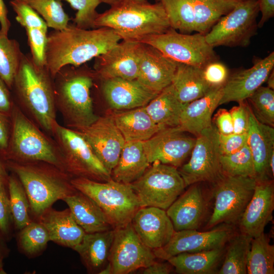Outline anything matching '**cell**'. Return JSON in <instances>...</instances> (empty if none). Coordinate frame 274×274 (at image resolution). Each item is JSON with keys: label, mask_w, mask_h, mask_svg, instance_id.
<instances>
[{"label": "cell", "mask_w": 274, "mask_h": 274, "mask_svg": "<svg viewBox=\"0 0 274 274\" xmlns=\"http://www.w3.org/2000/svg\"><path fill=\"white\" fill-rule=\"evenodd\" d=\"M122 40L113 29L101 27L93 29L68 24L47 36L45 65L53 78L63 66H81L106 53Z\"/></svg>", "instance_id": "6da1fadb"}, {"label": "cell", "mask_w": 274, "mask_h": 274, "mask_svg": "<svg viewBox=\"0 0 274 274\" xmlns=\"http://www.w3.org/2000/svg\"><path fill=\"white\" fill-rule=\"evenodd\" d=\"M12 89L38 126L52 135L56 121L53 78L45 66L23 54Z\"/></svg>", "instance_id": "7a4b0ae2"}, {"label": "cell", "mask_w": 274, "mask_h": 274, "mask_svg": "<svg viewBox=\"0 0 274 274\" xmlns=\"http://www.w3.org/2000/svg\"><path fill=\"white\" fill-rule=\"evenodd\" d=\"M94 25L96 28L106 27L113 29L122 40L139 42L171 28L161 5L151 4L148 0H121L98 14Z\"/></svg>", "instance_id": "3957f363"}, {"label": "cell", "mask_w": 274, "mask_h": 274, "mask_svg": "<svg viewBox=\"0 0 274 274\" xmlns=\"http://www.w3.org/2000/svg\"><path fill=\"white\" fill-rule=\"evenodd\" d=\"M7 169L20 181L31 212L37 218L58 200L76 193L70 177L57 167L43 161H5Z\"/></svg>", "instance_id": "277c9868"}, {"label": "cell", "mask_w": 274, "mask_h": 274, "mask_svg": "<svg viewBox=\"0 0 274 274\" xmlns=\"http://www.w3.org/2000/svg\"><path fill=\"white\" fill-rule=\"evenodd\" d=\"M95 74L86 67L66 65L53 78L56 109L66 127L76 129L93 123L98 116L94 112L90 90Z\"/></svg>", "instance_id": "5b68a950"}, {"label": "cell", "mask_w": 274, "mask_h": 274, "mask_svg": "<svg viewBox=\"0 0 274 274\" xmlns=\"http://www.w3.org/2000/svg\"><path fill=\"white\" fill-rule=\"evenodd\" d=\"M10 117V138L3 159L16 162L43 161L63 170L61 154L55 141L14 104Z\"/></svg>", "instance_id": "8992f818"}, {"label": "cell", "mask_w": 274, "mask_h": 274, "mask_svg": "<svg viewBox=\"0 0 274 274\" xmlns=\"http://www.w3.org/2000/svg\"><path fill=\"white\" fill-rule=\"evenodd\" d=\"M71 182L77 191L98 205L115 228L131 223L134 215L141 208L129 184L112 178L106 182H98L84 178H72Z\"/></svg>", "instance_id": "52a82bcc"}, {"label": "cell", "mask_w": 274, "mask_h": 274, "mask_svg": "<svg viewBox=\"0 0 274 274\" xmlns=\"http://www.w3.org/2000/svg\"><path fill=\"white\" fill-rule=\"evenodd\" d=\"M52 136L59 149L62 169L72 178L81 177L98 182L112 178L88 142L77 131L57 123Z\"/></svg>", "instance_id": "ba28073f"}, {"label": "cell", "mask_w": 274, "mask_h": 274, "mask_svg": "<svg viewBox=\"0 0 274 274\" xmlns=\"http://www.w3.org/2000/svg\"><path fill=\"white\" fill-rule=\"evenodd\" d=\"M130 186L141 207L166 210L184 192L186 185L178 168L158 161Z\"/></svg>", "instance_id": "9c48e42d"}, {"label": "cell", "mask_w": 274, "mask_h": 274, "mask_svg": "<svg viewBox=\"0 0 274 274\" xmlns=\"http://www.w3.org/2000/svg\"><path fill=\"white\" fill-rule=\"evenodd\" d=\"M214 184L213 210L207 227L210 229L221 224L238 223L252 197L256 179L223 175Z\"/></svg>", "instance_id": "30bf717a"}, {"label": "cell", "mask_w": 274, "mask_h": 274, "mask_svg": "<svg viewBox=\"0 0 274 274\" xmlns=\"http://www.w3.org/2000/svg\"><path fill=\"white\" fill-rule=\"evenodd\" d=\"M140 42L155 47L180 63L203 68L218 60L214 48L207 43L204 35L198 32L182 33L170 28L162 33L147 36Z\"/></svg>", "instance_id": "8fae6325"}, {"label": "cell", "mask_w": 274, "mask_h": 274, "mask_svg": "<svg viewBox=\"0 0 274 274\" xmlns=\"http://www.w3.org/2000/svg\"><path fill=\"white\" fill-rule=\"evenodd\" d=\"M259 13L258 0L241 1L204 35L206 42L213 48L248 46L257 33Z\"/></svg>", "instance_id": "7c38bea8"}, {"label": "cell", "mask_w": 274, "mask_h": 274, "mask_svg": "<svg viewBox=\"0 0 274 274\" xmlns=\"http://www.w3.org/2000/svg\"><path fill=\"white\" fill-rule=\"evenodd\" d=\"M218 134L213 125L196 137L189 160L178 168L186 187L202 182L214 183L223 175L220 162Z\"/></svg>", "instance_id": "4fadbf2b"}, {"label": "cell", "mask_w": 274, "mask_h": 274, "mask_svg": "<svg viewBox=\"0 0 274 274\" xmlns=\"http://www.w3.org/2000/svg\"><path fill=\"white\" fill-rule=\"evenodd\" d=\"M153 250L139 238L131 223L115 229L108 264L111 274H127L155 261Z\"/></svg>", "instance_id": "5bb4252c"}, {"label": "cell", "mask_w": 274, "mask_h": 274, "mask_svg": "<svg viewBox=\"0 0 274 274\" xmlns=\"http://www.w3.org/2000/svg\"><path fill=\"white\" fill-rule=\"evenodd\" d=\"M232 226L221 224L207 231L196 229L175 231L165 245L153 251L156 258L167 260L182 253L198 252L223 247L235 233Z\"/></svg>", "instance_id": "9a60e30c"}, {"label": "cell", "mask_w": 274, "mask_h": 274, "mask_svg": "<svg viewBox=\"0 0 274 274\" xmlns=\"http://www.w3.org/2000/svg\"><path fill=\"white\" fill-rule=\"evenodd\" d=\"M179 126L160 130L150 139L142 142L148 161L180 167L190 155L196 137L185 133Z\"/></svg>", "instance_id": "2e32d148"}, {"label": "cell", "mask_w": 274, "mask_h": 274, "mask_svg": "<svg viewBox=\"0 0 274 274\" xmlns=\"http://www.w3.org/2000/svg\"><path fill=\"white\" fill-rule=\"evenodd\" d=\"M74 130L88 142L98 159L111 175L125 143L112 116L98 117L90 125Z\"/></svg>", "instance_id": "e0dca14e"}, {"label": "cell", "mask_w": 274, "mask_h": 274, "mask_svg": "<svg viewBox=\"0 0 274 274\" xmlns=\"http://www.w3.org/2000/svg\"><path fill=\"white\" fill-rule=\"evenodd\" d=\"M141 43L122 40L107 52L95 57L94 73L100 79H137Z\"/></svg>", "instance_id": "ac0fdd59"}, {"label": "cell", "mask_w": 274, "mask_h": 274, "mask_svg": "<svg viewBox=\"0 0 274 274\" xmlns=\"http://www.w3.org/2000/svg\"><path fill=\"white\" fill-rule=\"evenodd\" d=\"M274 66V52L264 58L255 60L253 65L229 75L223 87L219 105L246 100L264 83Z\"/></svg>", "instance_id": "d6986e66"}, {"label": "cell", "mask_w": 274, "mask_h": 274, "mask_svg": "<svg viewBox=\"0 0 274 274\" xmlns=\"http://www.w3.org/2000/svg\"><path fill=\"white\" fill-rule=\"evenodd\" d=\"M273 209V181H256L252 197L238 222L239 232L252 238L260 235L272 220Z\"/></svg>", "instance_id": "ffe728a7"}, {"label": "cell", "mask_w": 274, "mask_h": 274, "mask_svg": "<svg viewBox=\"0 0 274 274\" xmlns=\"http://www.w3.org/2000/svg\"><path fill=\"white\" fill-rule=\"evenodd\" d=\"M178 63L155 47L141 43L136 80L149 90L159 93L172 84Z\"/></svg>", "instance_id": "44dd1931"}, {"label": "cell", "mask_w": 274, "mask_h": 274, "mask_svg": "<svg viewBox=\"0 0 274 274\" xmlns=\"http://www.w3.org/2000/svg\"><path fill=\"white\" fill-rule=\"evenodd\" d=\"M131 224L142 242L152 250L165 245L175 231L165 210L156 207L140 208Z\"/></svg>", "instance_id": "7402d4cb"}, {"label": "cell", "mask_w": 274, "mask_h": 274, "mask_svg": "<svg viewBox=\"0 0 274 274\" xmlns=\"http://www.w3.org/2000/svg\"><path fill=\"white\" fill-rule=\"evenodd\" d=\"M190 186L166 211L175 231L197 230L207 212V199L199 183Z\"/></svg>", "instance_id": "603a6c76"}, {"label": "cell", "mask_w": 274, "mask_h": 274, "mask_svg": "<svg viewBox=\"0 0 274 274\" xmlns=\"http://www.w3.org/2000/svg\"><path fill=\"white\" fill-rule=\"evenodd\" d=\"M101 80L105 99L112 108L117 110L145 107L158 94L147 89L136 79L115 78Z\"/></svg>", "instance_id": "cb8c5ba5"}, {"label": "cell", "mask_w": 274, "mask_h": 274, "mask_svg": "<svg viewBox=\"0 0 274 274\" xmlns=\"http://www.w3.org/2000/svg\"><path fill=\"white\" fill-rule=\"evenodd\" d=\"M247 133V143L252 156L255 179L256 181L269 179L268 163L274 152V129L259 122L250 109Z\"/></svg>", "instance_id": "d4e9b609"}, {"label": "cell", "mask_w": 274, "mask_h": 274, "mask_svg": "<svg viewBox=\"0 0 274 274\" xmlns=\"http://www.w3.org/2000/svg\"><path fill=\"white\" fill-rule=\"evenodd\" d=\"M37 218L48 231L50 241L74 250L86 233L75 221L69 208L57 211L50 207Z\"/></svg>", "instance_id": "484cf974"}, {"label": "cell", "mask_w": 274, "mask_h": 274, "mask_svg": "<svg viewBox=\"0 0 274 274\" xmlns=\"http://www.w3.org/2000/svg\"><path fill=\"white\" fill-rule=\"evenodd\" d=\"M223 87L212 88L203 96L186 104L181 115L179 127L196 137L211 127L212 115L219 106Z\"/></svg>", "instance_id": "4316f807"}, {"label": "cell", "mask_w": 274, "mask_h": 274, "mask_svg": "<svg viewBox=\"0 0 274 274\" xmlns=\"http://www.w3.org/2000/svg\"><path fill=\"white\" fill-rule=\"evenodd\" d=\"M78 224L86 233L102 232L115 227L98 205L91 198L77 191L63 199Z\"/></svg>", "instance_id": "83f0119b"}, {"label": "cell", "mask_w": 274, "mask_h": 274, "mask_svg": "<svg viewBox=\"0 0 274 274\" xmlns=\"http://www.w3.org/2000/svg\"><path fill=\"white\" fill-rule=\"evenodd\" d=\"M111 116L125 142L145 141L163 129L154 122L144 107L115 112Z\"/></svg>", "instance_id": "f1b7e54d"}, {"label": "cell", "mask_w": 274, "mask_h": 274, "mask_svg": "<svg viewBox=\"0 0 274 274\" xmlns=\"http://www.w3.org/2000/svg\"><path fill=\"white\" fill-rule=\"evenodd\" d=\"M115 229L85 233L81 243L75 250L80 255L88 272L99 273L108 264Z\"/></svg>", "instance_id": "f546056e"}, {"label": "cell", "mask_w": 274, "mask_h": 274, "mask_svg": "<svg viewBox=\"0 0 274 274\" xmlns=\"http://www.w3.org/2000/svg\"><path fill=\"white\" fill-rule=\"evenodd\" d=\"M150 165L142 142H126L111 172V178L116 181L130 184L141 177Z\"/></svg>", "instance_id": "4dcf8cb0"}, {"label": "cell", "mask_w": 274, "mask_h": 274, "mask_svg": "<svg viewBox=\"0 0 274 274\" xmlns=\"http://www.w3.org/2000/svg\"><path fill=\"white\" fill-rule=\"evenodd\" d=\"M171 84L183 104L203 96L214 88L205 80L203 68L180 63Z\"/></svg>", "instance_id": "1f68e13d"}, {"label": "cell", "mask_w": 274, "mask_h": 274, "mask_svg": "<svg viewBox=\"0 0 274 274\" xmlns=\"http://www.w3.org/2000/svg\"><path fill=\"white\" fill-rule=\"evenodd\" d=\"M225 247L193 253H182L167 260L180 274H209L215 273L223 259Z\"/></svg>", "instance_id": "d6a6232c"}, {"label": "cell", "mask_w": 274, "mask_h": 274, "mask_svg": "<svg viewBox=\"0 0 274 274\" xmlns=\"http://www.w3.org/2000/svg\"><path fill=\"white\" fill-rule=\"evenodd\" d=\"M185 105L179 100L170 84L144 107L154 122L164 129L179 126Z\"/></svg>", "instance_id": "836d02e7"}, {"label": "cell", "mask_w": 274, "mask_h": 274, "mask_svg": "<svg viewBox=\"0 0 274 274\" xmlns=\"http://www.w3.org/2000/svg\"><path fill=\"white\" fill-rule=\"evenodd\" d=\"M194 31L205 35L223 16L243 0H192Z\"/></svg>", "instance_id": "e575fe53"}, {"label": "cell", "mask_w": 274, "mask_h": 274, "mask_svg": "<svg viewBox=\"0 0 274 274\" xmlns=\"http://www.w3.org/2000/svg\"><path fill=\"white\" fill-rule=\"evenodd\" d=\"M252 238L240 232L235 233L227 243L223 262L217 273H247V258Z\"/></svg>", "instance_id": "d590c367"}, {"label": "cell", "mask_w": 274, "mask_h": 274, "mask_svg": "<svg viewBox=\"0 0 274 274\" xmlns=\"http://www.w3.org/2000/svg\"><path fill=\"white\" fill-rule=\"evenodd\" d=\"M248 274L274 273V245L264 232L252 238L249 251Z\"/></svg>", "instance_id": "8d00e7d4"}, {"label": "cell", "mask_w": 274, "mask_h": 274, "mask_svg": "<svg viewBox=\"0 0 274 274\" xmlns=\"http://www.w3.org/2000/svg\"><path fill=\"white\" fill-rule=\"evenodd\" d=\"M7 183L13 226L20 230L32 221L29 202L22 183L15 174L8 176Z\"/></svg>", "instance_id": "74e56055"}, {"label": "cell", "mask_w": 274, "mask_h": 274, "mask_svg": "<svg viewBox=\"0 0 274 274\" xmlns=\"http://www.w3.org/2000/svg\"><path fill=\"white\" fill-rule=\"evenodd\" d=\"M164 8L171 28L181 33L194 31V13L192 0H155Z\"/></svg>", "instance_id": "f35d334b"}, {"label": "cell", "mask_w": 274, "mask_h": 274, "mask_svg": "<svg viewBox=\"0 0 274 274\" xmlns=\"http://www.w3.org/2000/svg\"><path fill=\"white\" fill-rule=\"evenodd\" d=\"M7 35L0 29V78L12 89L23 53L19 43Z\"/></svg>", "instance_id": "ab89813d"}, {"label": "cell", "mask_w": 274, "mask_h": 274, "mask_svg": "<svg viewBox=\"0 0 274 274\" xmlns=\"http://www.w3.org/2000/svg\"><path fill=\"white\" fill-rule=\"evenodd\" d=\"M18 245L26 255L35 256L42 252L50 241L46 228L39 221L32 220L19 230Z\"/></svg>", "instance_id": "60d3db41"}, {"label": "cell", "mask_w": 274, "mask_h": 274, "mask_svg": "<svg viewBox=\"0 0 274 274\" xmlns=\"http://www.w3.org/2000/svg\"><path fill=\"white\" fill-rule=\"evenodd\" d=\"M220 162L223 175L255 179L252 156L247 143L235 153L221 155Z\"/></svg>", "instance_id": "b9f144b4"}, {"label": "cell", "mask_w": 274, "mask_h": 274, "mask_svg": "<svg viewBox=\"0 0 274 274\" xmlns=\"http://www.w3.org/2000/svg\"><path fill=\"white\" fill-rule=\"evenodd\" d=\"M41 15L48 27L54 30L64 28L70 20L65 12L62 0H21Z\"/></svg>", "instance_id": "7bdbcfd3"}, {"label": "cell", "mask_w": 274, "mask_h": 274, "mask_svg": "<svg viewBox=\"0 0 274 274\" xmlns=\"http://www.w3.org/2000/svg\"><path fill=\"white\" fill-rule=\"evenodd\" d=\"M246 100L253 115L261 123L273 127L274 91L260 86Z\"/></svg>", "instance_id": "ee69618b"}, {"label": "cell", "mask_w": 274, "mask_h": 274, "mask_svg": "<svg viewBox=\"0 0 274 274\" xmlns=\"http://www.w3.org/2000/svg\"><path fill=\"white\" fill-rule=\"evenodd\" d=\"M63 1L67 2L73 9L77 10L75 17L72 19L76 26L85 29L95 28L94 23L99 14L96 9L101 3L99 0Z\"/></svg>", "instance_id": "f6af8a7d"}, {"label": "cell", "mask_w": 274, "mask_h": 274, "mask_svg": "<svg viewBox=\"0 0 274 274\" xmlns=\"http://www.w3.org/2000/svg\"><path fill=\"white\" fill-rule=\"evenodd\" d=\"M10 4L16 14V19L24 28L48 30V26L39 14L21 0H12Z\"/></svg>", "instance_id": "bcb514c9"}, {"label": "cell", "mask_w": 274, "mask_h": 274, "mask_svg": "<svg viewBox=\"0 0 274 274\" xmlns=\"http://www.w3.org/2000/svg\"><path fill=\"white\" fill-rule=\"evenodd\" d=\"M7 181L0 177V236L6 241L11 237L13 225Z\"/></svg>", "instance_id": "7dc6e473"}, {"label": "cell", "mask_w": 274, "mask_h": 274, "mask_svg": "<svg viewBox=\"0 0 274 274\" xmlns=\"http://www.w3.org/2000/svg\"><path fill=\"white\" fill-rule=\"evenodd\" d=\"M31 56L38 65H45L47 30L37 28H25Z\"/></svg>", "instance_id": "c3c4849f"}, {"label": "cell", "mask_w": 274, "mask_h": 274, "mask_svg": "<svg viewBox=\"0 0 274 274\" xmlns=\"http://www.w3.org/2000/svg\"><path fill=\"white\" fill-rule=\"evenodd\" d=\"M205 80L212 88L223 86L229 75L226 66L218 61L212 62L203 68Z\"/></svg>", "instance_id": "681fc988"}, {"label": "cell", "mask_w": 274, "mask_h": 274, "mask_svg": "<svg viewBox=\"0 0 274 274\" xmlns=\"http://www.w3.org/2000/svg\"><path fill=\"white\" fill-rule=\"evenodd\" d=\"M238 103V106L232 107L229 111L233 122V133H247L249 124L250 108L247 100Z\"/></svg>", "instance_id": "f907efd6"}, {"label": "cell", "mask_w": 274, "mask_h": 274, "mask_svg": "<svg viewBox=\"0 0 274 274\" xmlns=\"http://www.w3.org/2000/svg\"><path fill=\"white\" fill-rule=\"evenodd\" d=\"M219 133V132H218ZM247 142V133L218 134L219 147L221 155L235 153L242 149Z\"/></svg>", "instance_id": "816d5d0a"}, {"label": "cell", "mask_w": 274, "mask_h": 274, "mask_svg": "<svg viewBox=\"0 0 274 274\" xmlns=\"http://www.w3.org/2000/svg\"><path fill=\"white\" fill-rule=\"evenodd\" d=\"M214 126L220 134L227 135L233 133V125L229 111L224 109L219 110L214 118Z\"/></svg>", "instance_id": "f5cc1de1"}, {"label": "cell", "mask_w": 274, "mask_h": 274, "mask_svg": "<svg viewBox=\"0 0 274 274\" xmlns=\"http://www.w3.org/2000/svg\"><path fill=\"white\" fill-rule=\"evenodd\" d=\"M10 115L0 112V152L4 156L9 147L11 130Z\"/></svg>", "instance_id": "db71d44e"}, {"label": "cell", "mask_w": 274, "mask_h": 274, "mask_svg": "<svg viewBox=\"0 0 274 274\" xmlns=\"http://www.w3.org/2000/svg\"><path fill=\"white\" fill-rule=\"evenodd\" d=\"M9 89L0 78V112L10 115L13 103Z\"/></svg>", "instance_id": "11a10c76"}, {"label": "cell", "mask_w": 274, "mask_h": 274, "mask_svg": "<svg viewBox=\"0 0 274 274\" xmlns=\"http://www.w3.org/2000/svg\"><path fill=\"white\" fill-rule=\"evenodd\" d=\"M261 18L258 23V27H262L264 23L274 16V0H258Z\"/></svg>", "instance_id": "9f6ffc18"}, {"label": "cell", "mask_w": 274, "mask_h": 274, "mask_svg": "<svg viewBox=\"0 0 274 274\" xmlns=\"http://www.w3.org/2000/svg\"><path fill=\"white\" fill-rule=\"evenodd\" d=\"M173 266L168 263L157 262L155 261L148 266L144 268V274H168L171 272Z\"/></svg>", "instance_id": "6f0895ef"}, {"label": "cell", "mask_w": 274, "mask_h": 274, "mask_svg": "<svg viewBox=\"0 0 274 274\" xmlns=\"http://www.w3.org/2000/svg\"><path fill=\"white\" fill-rule=\"evenodd\" d=\"M7 15L8 9L3 0H0L1 30L6 35H8V32L11 27V23L8 19Z\"/></svg>", "instance_id": "680465c9"}, {"label": "cell", "mask_w": 274, "mask_h": 274, "mask_svg": "<svg viewBox=\"0 0 274 274\" xmlns=\"http://www.w3.org/2000/svg\"><path fill=\"white\" fill-rule=\"evenodd\" d=\"M6 241L0 236V274H5L4 269V259L9 255L10 250L6 244Z\"/></svg>", "instance_id": "91938a15"}, {"label": "cell", "mask_w": 274, "mask_h": 274, "mask_svg": "<svg viewBox=\"0 0 274 274\" xmlns=\"http://www.w3.org/2000/svg\"><path fill=\"white\" fill-rule=\"evenodd\" d=\"M7 170L5 162H3L0 158V177L8 179L9 175Z\"/></svg>", "instance_id": "94428289"}, {"label": "cell", "mask_w": 274, "mask_h": 274, "mask_svg": "<svg viewBox=\"0 0 274 274\" xmlns=\"http://www.w3.org/2000/svg\"><path fill=\"white\" fill-rule=\"evenodd\" d=\"M267 87L273 89H274V72L273 70L269 74L266 81Z\"/></svg>", "instance_id": "6125c7cd"}, {"label": "cell", "mask_w": 274, "mask_h": 274, "mask_svg": "<svg viewBox=\"0 0 274 274\" xmlns=\"http://www.w3.org/2000/svg\"><path fill=\"white\" fill-rule=\"evenodd\" d=\"M101 3H104L107 4L109 5L110 6H112L118 2H119L121 0H99Z\"/></svg>", "instance_id": "be15d7a7"}]
</instances>
